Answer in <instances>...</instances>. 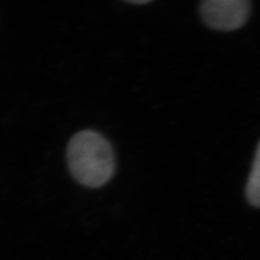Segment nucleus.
<instances>
[{
    "label": "nucleus",
    "instance_id": "obj_1",
    "mask_svg": "<svg viewBox=\"0 0 260 260\" xmlns=\"http://www.w3.org/2000/svg\"><path fill=\"white\" fill-rule=\"evenodd\" d=\"M67 157L72 175L82 185L101 187L114 174L115 158L111 146L94 131L76 133L69 143Z\"/></svg>",
    "mask_w": 260,
    "mask_h": 260
},
{
    "label": "nucleus",
    "instance_id": "obj_2",
    "mask_svg": "<svg viewBox=\"0 0 260 260\" xmlns=\"http://www.w3.org/2000/svg\"><path fill=\"white\" fill-rule=\"evenodd\" d=\"M249 0H205L201 4V15L208 27L233 31L244 26L250 17Z\"/></svg>",
    "mask_w": 260,
    "mask_h": 260
},
{
    "label": "nucleus",
    "instance_id": "obj_3",
    "mask_svg": "<svg viewBox=\"0 0 260 260\" xmlns=\"http://www.w3.org/2000/svg\"><path fill=\"white\" fill-rule=\"evenodd\" d=\"M246 196L252 206L260 208V142L246 186Z\"/></svg>",
    "mask_w": 260,
    "mask_h": 260
},
{
    "label": "nucleus",
    "instance_id": "obj_4",
    "mask_svg": "<svg viewBox=\"0 0 260 260\" xmlns=\"http://www.w3.org/2000/svg\"><path fill=\"white\" fill-rule=\"evenodd\" d=\"M130 3H132V4H147V3H149V0H142V1H139V0H135V1H129Z\"/></svg>",
    "mask_w": 260,
    "mask_h": 260
}]
</instances>
